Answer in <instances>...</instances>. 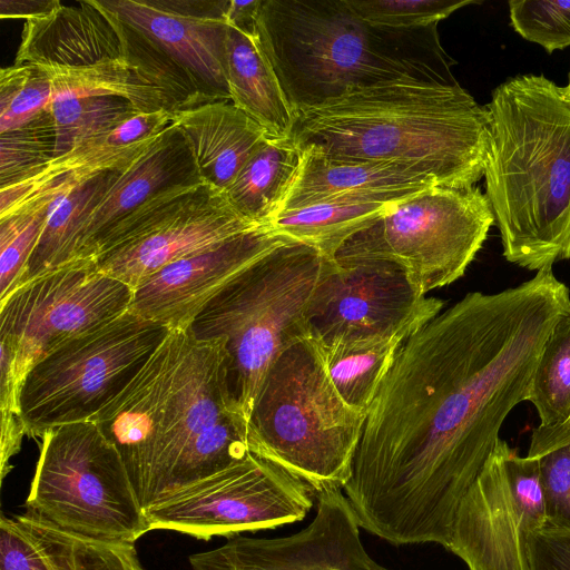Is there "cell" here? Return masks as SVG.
<instances>
[{"mask_svg":"<svg viewBox=\"0 0 570 570\" xmlns=\"http://www.w3.org/2000/svg\"><path fill=\"white\" fill-rule=\"evenodd\" d=\"M186 335L169 331L139 373L90 420L119 453L142 508L163 449Z\"/></svg>","mask_w":570,"mask_h":570,"instance_id":"ac0fdd59","label":"cell"},{"mask_svg":"<svg viewBox=\"0 0 570 570\" xmlns=\"http://www.w3.org/2000/svg\"><path fill=\"white\" fill-rule=\"evenodd\" d=\"M494 223L480 188L433 186L401 200L351 236L334 258L396 263L425 296L464 275Z\"/></svg>","mask_w":570,"mask_h":570,"instance_id":"9c48e42d","label":"cell"},{"mask_svg":"<svg viewBox=\"0 0 570 570\" xmlns=\"http://www.w3.org/2000/svg\"><path fill=\"white\" fill-rule=\"evenodd\" d=\"M538 460L547 525L570 530V443L542 454Z\"/></svg>","mask_w":570,"mask_h":570,"instance_id":"74e56055","label":"cell"},{"mask_svg":"<svg viewBox=\"0 0 570 570\" xmlns=\"http://www.w3.org/2000/svg\"><path fill=\"white\" fill-rule=\"evenodd\" d=\"M436 27L373 26L345 0H262L256 19L261 46L295 115L360 87L404 79L458 83Z\"/></svg>","mask_w":570,"mask_h":570,"instance_id":"277c9868","label":"cell"},{"mask_svg":"<svg viewBox=\"0 0 570 570\" xmlns=\"http://www.w3.org/2000/svg\"><path fill=\"white\" fill-rule=\"evenodd\" d=\"M316 494V513L306 528L272 539L236 535L191 554L193 570H392L364 549L361 527L342 491Z\"/></svg>","mask_w":570,"mask_h":570,"instance_id":"2e32d148","label":"cell"},{"mask_svg":"<svg viewBox=\"0 0 570 570\" xmlns=\"http://www.w3.org/2000/svg\"><path fill=\"white\" fill-rule=\"evenodd\" d=\"M529 401L538 412L539 429H554L570 415V311L560 317L546 341Z\"/></svg>","mask_w":570,"mask_h":570,"instance_id":"1f68e13d","label":"cell"},{"mask_svg":"<svg viewBox=\"0 0 570 570\" xmlns=\"http://www.w3.org/2000/svg\"><path fill=\"white\" fill-rule=\"evenodd\" d=\"M125 24L156 46L204 91L230 101L224 17L183 14L156 0H101Z\"/></svg>","mask_w":570,"mask_h":570,"instance_id":"ffe728a7","label":"cell"},{"mask_svg":"<svg viewBox=\"0 0 570 570\" xmlns=\"http://www.w3.org/2000/svg\"><path fill=\"white\" fill-rule=\"evenodd\" d=\"M48 207L0 219V302L16 288L36 248Z\"/></svg>","mask_w":570,"mask_h":570,"instance_id":"d590c367","label":"cell"},{"mask_svg":"<svg viewBox=\"0 0 570 570\" xmlns=\"http://www.w3.org/2000/svg\"><path fill=\"white\" fill-rule=\"evenodd\" d=\"M313 492L298 476L249 453L167 493L145 512L150 530H174L207 540L299 521L313 507Z\"/></svg>","mask_w":570,"mask_h":570,"instance_id":"7c38bea8","label":"cell"},{"mask_svg":"<svg viewBox=\"0 0 570 570\" xmlns=\"http://www.w3.org/2000/svg\"><path fill=\"white\" fill-rule=\"evenodd\" d=\"M169 331L128 309L55 348L30 368L21 387L27 436L91 420L139 373Z\"/></svg>","mask_w":570,"mask_h":570,"instance_id":"ba28073f","label":"cell"},{"mask_svg":"<svg viewBox=\"0 0 570 570\" xmlns=\"http://www.w3.org/2000/svg\"><path fill=\"white\" fill-rule=\"evenodd\" d=\"M51 79L40 67L13 63L0 70V132L16 129L48 109Z\"/></svg>","mask_w":570,"mask_h":570,"instance_id":"836d02e7","label":"cell"},{"mask_svg":"<svg viewBox=\"0 0 570 570\" xmlns=\"http://www.w3.org/2000/svg\"><path fill=\"white\" fill-rule=\"evenodd\" d=\"M546 525L539 460L500 439L458 508L445 549L468 570H530L529 538Z\"/></svg>","mask_w":570,"mask_h":570,"instance_id":"5bb4252c","label":"cell"},{"mask_svg":"<svg viewBox=\"0 0 570 570\" xmlns=\"http://www.w3.org/2000/svg\"><path fill=\"white\" fill-rule=\"evenodd\" d=\"M249 453L247 420L230 392L222 345L194 341L187 334L144 509Z\"/></svg>","mask_w":570,"mask_h":570,"instance_id":"30bf717a","label":"cell"},{"mask_svg":"<svg viewBox=\"0 0 570 570\" xmlns=\"http://www.w3.org/2000/svg\"><path fill=\"white\" fill-rule=\"evenodd\" d=\"M57 131L49 109L0 132V188L27 179L56 157Z\"/></svg>","mask_w":570,"mask_h":570,"instance_id":"d6a6232c","label":"cell"},{"mask_svg":"<svg viewBox=\"0 0 570 570\" xmlns=\"http://www.w3.org/2000/svg\"><path fill=\"white\" fill-rule=\"evenodd\" d=\"M135 33L101 0L61 2L48 14L26 21L14 63L88 67L131 57Z\"/></svg>","mask_w":570,"mask_h":570,"instance_id":"d6986e66","label":"cell"},{"mask_svg":"<svg viewBox=\"0 0 570 570\" xmlns=\"http://www.w3.org/2000/svg\"><path fill=\"white\" fill-rule=\"evenodd\" d=\"M287 240L263 225L175 262L134 291L129 311L170 331L186 332L227 285Z\"/></svg>","mask_w":570,"mask_h":570,"instance_id":"e0dca14e","label":"cell"},{"mask_svg":"<svg viewBox=\"0 0 570 570\" xmlns=\"http://www.w3.org/2000/svg\"><path fill=\"white\" fill-rule=\"evenodd\" d=\"M570 311L552 268L499 293H468L400 345L367 411L343 487L362 529L446 548L458 508L529 401L542 348Z\"/></svg>","mask_w":570,"mask_h":570,"instance_id":"6da1fadb","label":"cell"},{"mask_svg":"<svg viewBox=\"0 0 570 570\" xmlns=\"http://www.w3.org/2000/svg\"><path fill=\"white\" fill-rule=\"evenodd\" d=\"M325 259L287 240L227 285L186 331L194 341L222 345L230 392L247 421L273 361L309 336L306 311Z\"/></svg>","mask_w":570,"mask_h":570,"instance_id":"8992f818","label":"cell"},{"mask_svg":"<svg viewBox=\"0 0 570 570\" xmlns=\"http://www.w3.org/2000/svg\"><path fill=\"white\" fill-rule=\"evenodd\" d=\"M489 124L487 107L459 83L404 79L297 112L289 138L330 159L401 164L471 188L484 177Z\"/></svg>","mask_w":570,"mask_h":570,"instance_id":"7a4b0ae2","label":"cell"},{"mask_svg":"<svg viewBox=\"0 0 570 570\" xmlns=\"http://www.w3.org/2000/svg\"><path fill=\"white\" fill-rule=\"evenodd\" d=\"M159 136L124 147L100 139L55 157L27 179L0 188V219L48 207L95 177L124 167Z\"/></svg>","mask_w":570,"mask_h":570,"instance_id":"d4e9b609","label":"cell"},{"mask_svg":"<svg viewBox=\"0 0 570 570\" xmlns=\"http://www.w3.org/2000/svg\"><path fill=\"white\" fill-rule=\"evenodd\" d=\"M351 11L373 26L413 30L424 29L456 10L480 3L475 0H345Z\"/></svg>","mask_w":570,"mask_h":570,"instance_id":"e575fe53","label":"cell"},{"mask_svg":"<svg viewBox=\"0 0 570 570\" xmlns=\"http://www.w3.org/2000/svg\"><path fill=\"white\" fill-rule=\"evenodd\" d=\"M0 570H51L46 557L16 518L0 520Z\"/></svg>","mask_w":570,"mask_h":570,"instance_id":"f35d334b","label":"cell"},{"mask_svg":"<svg viewBox=\"0 0 570 570\" xmlns=\"http://www.w3.org/2000/svg\"><path fill=\"white\" fill-rule=\"evenodd\" d=\"M530 570H570V530L543 527L529 538Z\"/></svg>","mask_w":570,"mask_h":570,"instance_id":"ab89813d","label":"cell"},{"mask_svg":"<svg viewBox=\"0 0 570 570\" xmlns=\"http://www.w3.org/2000/svg\"><path fill=\"white\" fill-rule=\"evenodd\" d=\"M570 443V415L561 425L543 430L538 426L533 430L528 458L538 459L542 454Z\"/></svg>","mask_w":570,"mask_h":570,"instance_id":"7bdbcfd3","label":"cell"},{"mask_svg":"<svg viewBox=\"0 0 570 570\" xmlns=\"http://www.w3.org/2000/svg\"><path fill=\"white\" fill-rule=\"evenodd\" d=\"M265 224L202 179L169 186L104 230L85 250L98 269L132 291L166 266Z\"/></svg>","mask_w":570,"mask_h":570,"instance_id":"8fae6325","label":"cell"},{"mask_svg":"<svg viewBox=\"0 0 570 570\" xmlns=\"http://www.w3.org/2000/svg\"><path fill=\"white\" fill-rule=\"evenodd\" d=\"M134 291L76 259L13 291L0 302V343L12 352L22 387L30 368L67 341L100 327L129 309Z\"/></svg>","mask_w":570,"mask_h":570,"instance_id":"4fadbf2b","label":"cell"},{"mask_svg":"<svg viewBox=\"0 0 570 570\" xmlns=\"http://www.w3.org/2000/svg\"><path fill=\"white\" fill-rule=\"evenodd\" d=\"M226 80L230 102L255 120L269 139H287L292 110L254 28L227 23Z\"/></svg>","mask_w":570,"mask_h":570,"instance_id":"cb8c5ba5","label":"cell"},{"mask_svg":"<svg viewBox=\"0 0 570 570\" xmlns=\"http://www.w3.org/2000/svg\"><path fill=\"white\" fill-rule=\"evenodd\" d=\"M422 190L351 194L277 214L266 225L277 235L309 245L334 258L354 234L371 225L401 200Z\"/></svg>","mask_w":570,"mask_h":570,"instance_id":"484cf974","label":"cell"},{"mask_svg":"<svg viewBox=\"0 0 570 570\" xmlns=\"http://www.w3.org/2000/svg\"><path fill=\"white\" fill-rule=\"evenodd\" d=\"M564 89H566L567 95H568V96H569V98H570V73H569V81H568V85L564 87Z\"/></svg>","mask_w":570,"mask_h":570,"instance_id":"ee69618b","label":"cell"},{"mask_svg":"<svg viewBox=\"0 0 570 570\" xmlns=\"http://www.w3.org/2000/svg\"><path fill=\"white\" fill-rule=\"evenodd\" d=\"M302 160V150L287 139L267 141L246 161L225 190L234 208L265 224L284 198Z\"/></svg>","mask_w":570,"mask_h":570,"instance_id":"83f0119b","label":"cell"},{"mask_svg":"<svg viewBox=\"0 0 570 570\" xmlns=\"http://www.w3.org/2000/svg\"><path fill=\"white\" fill-rule=\"evenodd\" d=\"M31 481L30 511L86 538L135 543L150 531L115 446L92 421L47 430Z\"/></svg>","mask_w":570,"mask_h":570,"instance_id":"52a82bcc","label":"cell"},{"mask_svg":"<svg viewBox=\"0 0 570 570\" xmlns=\"http://www.w3.org/2000/svg\"><path fill=\"white\" fill-rule=\"evenodd\" d=\"M59 3L58 0H0V18L26 22L50 13Z\"/></svg>","mask_w":570,"mask_h":570,"instance_id":"b9f144b4","label":"cell"},{"mask_svg":"<svg viewBox=\"0 0 570 570\" xmlns=\"http://www.w3.org/2000/svg\"><path fill=\"white\" fill-rule=\"evenodd\" d=\"M443 306L442 299L422 296L396 263L326 257L306 323L320 345L337 338L410 335Z\"/></svg>","mask_w":570,"mask_h":570,"instance_id":"9a60e30c","label":"cell"},{"mask_svg":"<svg viewBox=\"0 0 570 570\" xmlns=\"http://www.w3.org/2000/svg\"><path fill=\"white\" fill-rule=\"evenodd\" d=\"M48 109L57 131L56 157L102 139L140 112L130 101L110 96L53 98Z\"/></svg>","mask_w":570,"mask_h":570,"instance_id":"4dcf8cb0","label":"cell"},{"mask_svg":"<svg viewBox=\"0 0 570 570\" xmlns=\"http://www.w3.org/2000/svg\"><path fill=\"white\" fill-rule=\"evenodd\" d=\"M366 415L341 397L321 346L307 336L282 351L268 367L247 421L249 451L315 492L342 490Z\"/></svg>","mask_w":570,"mask_h":570,"instance_id":"5b68a950","label":"cell"},{"mask_svg":"<svg viewBox=\"0 0 570 570\" xmlns=\"http://www.w3.org/2000/svg\"><path fill=\"white\" fill-rule=\"evenodd\" d=\"M202 180L226 190L246 161L267 141L265 130L230 101L175 111Z\"/></svg>","mask_w":570,"mask_h":570,"instance_id":"7402d4cb","label":"cell"},{"mask_svg":"<svg viewBox=\"0 0 570 570\" xmlns=\"http://www.w3.org/2000/svg\"><path fill=\"white\" fill-rule=\"evenodd\" d=\"M299 149V167L272 217L336 196L384 190H424L440 186L430 176L405 165L335 160L309 148Z\"/></svg>","mask_w":570,"mask_h":570,"instance_id":"603a6c76","label":"cell"},{"mask_svg":"<svg viewBox=\"0 0 570 570\" xmlns=\"http://www.w3.org/2000/svg\"><path fill=\"white\" fill-rule=\"evenodd\" d=\"M485 107V196L503 256L529 271L552 268L570 259V98L543 75H520Z\"/></svg>","mask_w":570,"mask_h":570,"instance_id":"3957f363","label":"cell"},{"mask_svg":"<svg viewBox=\"0 0 570 570\" xmlns=\"http://www.w3.org/2000/svg\"><path fill=\"white\" fill-rule=\"evenodd\" d=\"M174 122L175 112L169 109L141 111L127 118L108 132L102 140L111 147L129 146L158 136Z\"/></svg>","mask_w":570,"mask_h":570,"instance_id":"60d3db41","label":"cell"},{"mask_svg":"<svg viewBox=\"0 0 570 570\" xmlns=\"http://www.w3.org/2000/svg\"><path fill=\"white\" fill-rule=\"evenodd\" d=\"M513 29L551 53L570 47V1L510 0Z\"/></svg>","mask_w":570,"mask_h":570,"instance_id":"8d00e7d4","label":"cell"},{"mask_svg":"<svg viewBox=\"0 0 570 570\" xmlns=\"http://www.w3.org/2000/svg\"><path fill=\"white\" fill-rule=\"evenodd\" d=\"M409 334L337 338L320 345L328 375L341 397L354 410L367 414L397 348Z\"/></svg>","mask_w":570,"mask_h":570,"instance_id":"4316f807","label":"cell"},{"mask_svg":"<svg viewBox=\"0 0 570 570\" xmlns=\"http://www.w3.org/2000/svg\"><path fill=\"white\" fill-rule=\"evenodd\" d=\"M199 179L190 148L174 122L147 149L115 173L80 225L75 261L82 257L104 230L158 191Z\"/></svg>","mask_w":570,"mask_h":570,"instance_id":"44dd1931","label":"cell"},{"mask_svg":"<svg viewBox=\"0 0 570 570\" xmlns=\"http://www.w3.org/2000/svg\"><path fill=\"white\" fill-rule=\"evenodd\" d=\"M117 170L95 177L69 195L58 197L48 206L45 227L14 291L75 261L80 225L98 203Z\"/></svg>","mask_w":570,"mask_h":570,"instance_id":"f1b7e54d","label":"cell"},{"mask_svg":"<svg viewBox=\"0 0 570 570\" xmlns=\"http://www.w3.org/2000/svg\"><path fill=\"white\" fill-rule=\"evenodd\" d=\"M14 518L39 547L51 570H145L134 543L68 532L32 511Z\"/></svg>","mask_w":570,"mask_h":570,"instance_id":"f546056e","label":"cell"}]
</instances>
